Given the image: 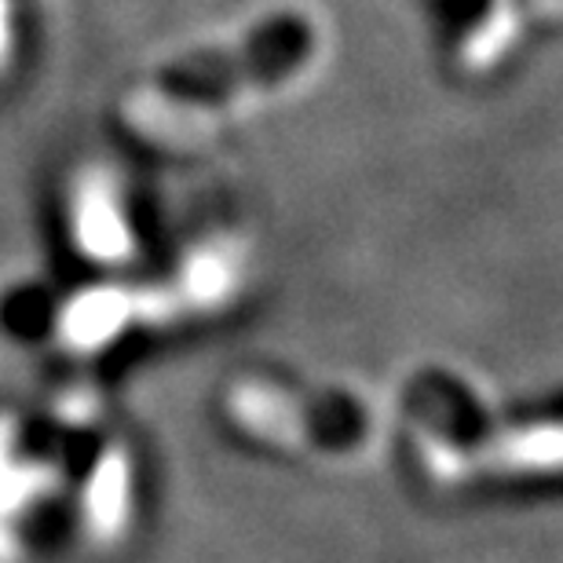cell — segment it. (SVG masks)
Segmentation results:
<instances>
[{
    "mask_svg": "<svg viewBox=\"0 0 563 563\" xmlns=\"http://www.w3.org/2000/svg\"><path fill=\"white\" fill-rule=\"evenodd\" d=\"M319 52V30L303 11L267 15L239 44L173 63L151 92L129 103V125L154 143H190L220 125V114L297 81Z\"/></svg>",
    "mask_w": 563,
    "mask_h": 563,
    "instance_id": "6da1fadb",
    "label": "cell"
},
{
    "mask_svg": "<svg viewBox=\"0 0 563 563\" xmlns=\"http://www.w3.org/2000/svg\"><path fill=\"white\" fill-rule=\"evenodd\" d=\"M479 457L509 472H563V424L523 428L490 443Z\"/></svg>",
    "mask_w": 563,
    "mask_h": 563,
    "instance_id": "7a4b0ae2",
    "label": "cell"
}]
</instances>
